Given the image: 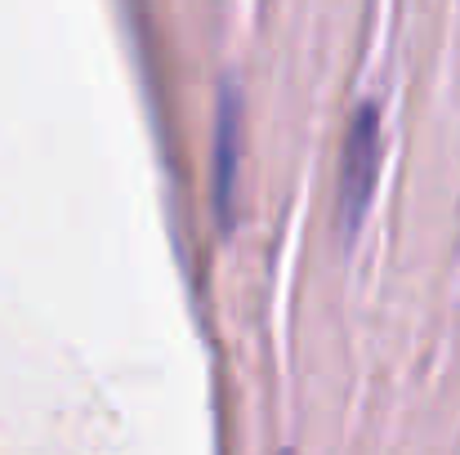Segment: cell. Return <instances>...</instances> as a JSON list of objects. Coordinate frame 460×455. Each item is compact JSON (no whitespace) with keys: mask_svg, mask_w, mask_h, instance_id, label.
I'll return each instance as SVG.
<instances>
[{"mask_svg":"<svg viewBox=\"0 0 460 455\" xmlns=\"http://www.w3.org/2000/svg\"><path fill=\"white\" fill-rule=\"evenodd\" d=\"M376 112L362 108L358 121H353V135H349V148H344V183H340V206H344V223L353 228L367 197H371V174H376Z\"/></svg>","mask_w":460,"mask_h":455,"instance_id":"obj_1","label":"cell"},{"mask_svg":"<svg viewBox=\"0 0 460 455\" xmlns=\"http://www.w3.org/2000/svg\"><path fill=\"white\" fill-rule=\"evenodd\" d=\"M233 156H237V94L224 90V103H219V148H215V197H219L224 214H228V201H233Z\"/></svg>","mask_w":460,"mask_h":455,"instance_id":"obj_2","label":"cell"}]
</instances>
